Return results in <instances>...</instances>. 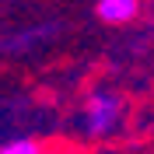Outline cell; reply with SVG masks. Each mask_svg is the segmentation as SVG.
Listing matches in <instances>:
<instances>
[{
    "label": "cell",
    "mask_w": 154,
    "mask_h": 154,
    "mask_svg": "<svg viewBox=\"0 0 154 154\" xmlns=\"http://www.w3.org/2000/svg\"><path fill=\"white\" fill-rule=\"evenodd\" d=\"M123 123V98L116 91L98 88L84 98V109H81V126H84L88 137H112Z\"/></svg>",
    "instance_id": "obj_1"
},
{
    "label": "cell",
    "mask_w": 154,
    "mask_h": 154,
    "mask_svg": "<svg viewBox=\"0 0 154 154\" xmlns=\"http://www.w3.org/2000/svg\"><path fill=\"white\" fill-rule=\"evenodd\" d=\"M95 14L105 25H130L140 14V0H95Z\"/></svg>",
    "instance_id": "obj_2"
},
{
    "label": "cell",
    "mask_w": 154,
    "mask_h": 154,
    "mask_svg": "<svg viewBox=\"0 0 154 154\" xmlns=\"http://www.w3.org/2000/svg\"><path fill=\"white\" fill-rule=\"evenodd\" d=\"M0 154H46V147L32 137H18V140H7L0 147Z\"/></svg>",
    "instance_id": "obj_3"
},
{
    "label": "cell",
    "mask_w": 154,
    "mask_h": 154,
    "mask_svg": "<svg viewBox=\"0 0 154 154\" xmlns=\"http://www.w3.org/2000/svg\"><path fill=\"white\" fill-rule=\"evenodd\" d=\"M46 154H77V151H70V147H53V151H46Z\"/></svg>",
    "instance_id": "obj_4"
},
{
    "label": "cell",
    "mask_w": 154,
    "mask_h": 154,
    "mask_svg": "<svg viewBox=\"0 0 154 154\" xmlns=\"http://www.w3.org/2000/svg\"><path fill=\"white\" fill-rule=\"evenodd\" d=\"M151 28H154V14H151Z\"/></svg>",
    "instance_id": "obj_5"
}]
</instances>
